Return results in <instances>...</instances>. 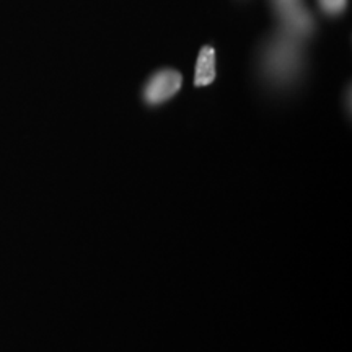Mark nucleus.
<instances>
[{
    "label": "nucleus",
    "mask_w": 352,
    "mask_h": 352,
    "mask_svg": "<svg viewBox=\"0 0 352 352\" xmlns=\"http://www.w3.org/2000/svg\"><path fill=\"white\" fill-rule=\"evenodd\" d=\"M182 83L183 77L179 72L171 69L160 70L145 85L144 98L148 104L165 103V101L173 98L178 94L179 88H182Z\"/></svg>",
    "instance_id": "obj_1"
},
{
    "label": "nucleus",
    "mask_w": 352,
    "mask_h": 352,
    "mask_svg": "<svg viewBox=\"0 0 352 352\" xmlns=\"http://www.w3.org/2000/svg\"><path fill=\"white\" fill-rule=\"evenodd\" d=\"M215 80V51L210 46H204L199 51L196 63L195 85L206 87Z\"/></svg>",
    "instance_id": "obj_2"
},
{
    "label": "nucleus",
    "mask_w": 352,
    "mask_h": 352,
    "mask_svg": "<svg viewBox=\"0 0 352 352\" xmlns=\"http://www.w3.org/2000/svg\"><path fill=\"white\" fill-rule=\"evenodd\" d=\"M320 6L329 15H338L346 8L347 0H320Z\"/></svg>",
    "instance_id": "obj_3"
},
{
    "label": "nucleus",
    "mask_w": 352,
    "mask_h": 352,
    "mask_svg": "<svg viewBox=\"0 0 352 352\" xmlns=\"http://www.w3.org/2000/svg\"><path fill=\"white\" fill-rule=\"evenodd\" d=\"M277 2H279V3H290L292 0H277Z\"/></svg>",
    "instance_id": "obj_4"
}]
</instances>
